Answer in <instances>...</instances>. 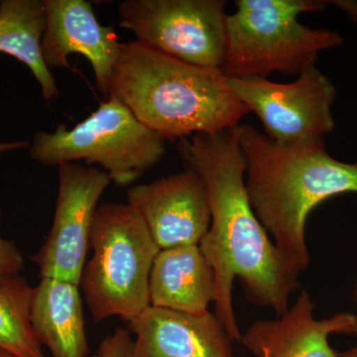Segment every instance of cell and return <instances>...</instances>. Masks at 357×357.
<instances>
[{"label":"cell","mask_w":357,"mask_h":357,"mask_svg":"<svg viewBox=\"0 0 357 357\" xmlns=\"http://www.w3.org/2000/svg\"><path fill=\"white\" fill-rule=\"evenodd\" d=\"M326 3L337 7L357 24V0H328Z\"/></svg>","instance_id":"ffe728a7"},{"label":"cell","mask_w":357,"mask_h":357,"mask_svg":"<svg viewBox=\"0 0 357 357\" xmlns=\"http://www.w3.org/2000/svg\"><path fill=\"white\" fill-rule=\"evenodd\" d=\"M132 357H234L232 340L210 311L187 314L149 306L129 321Z\"/></svg>","instance_id":"4fadbf2b"},{"label":"cell","mask_w":357,"mask_h":357,"mask_svg":"<svg viewBox=\"0 0 357 357\" xmlns=\"http://www.w3.org/2000/svg\"><path fill=\"white\" fill-rule=\"evenodd\" d=\"M225 0H123L121 27L136 42L188 64L220 69L227 50Z\"/></svg>","instance_id":"52a82bcc"},{"label":"cell","mask_w":357,"mask_h":357,"mask_svg":"<svg viewBox=\"0 0 357 357\" xmlns=\"http://www.w3.org/2000/svg\"><path fill=\"white\" fill-rule=\"evenodd\" d=\"M1 222V208H0ZM24 269V258L15 243L0 234V284L13 277L20 276Z\"/></svg>","instance_id":"ac0fdd59"},{"label":"cell","mask_w":357,"mask_h":357,"mask_svg":"<svg viewBox=\"0 0 357 357\" xmlns=\"http://www.w3.org/2000/svg\"><path fill=\"white\" fill-rule=\"evenodd\" d=\"M236 98L262 122L265 134L280 144L325 138L335 129L337 89L317 66L290 84L267 77H227Z\"/></svg>","instance_id":"ba28073f"},{"label":"cell","mask_w":357,"mask_h":357,"mask_svg":"<svg viewBox=\"0 0 357 357\" xmlns=\"http://www.w3.org/2000/svg\"><path fill=\"white\" fill-rule=\"evenodd\" d=\"M30 142L28 141H13V142H0V155L7 152L16 151V150L29 148Z\"/></svg>","instance_id":"44dd1931"},{"label":"cell","mask_w":357,"mask_h":357,"mask_svg":"<svg viewBox=\"0 0 357 357\" xmlns=\"http://www.w3.org/2000/svg\"><path fill=\"white\" fill-rule=\"evenodd\" d=\"M314 303L305 289L293 306L274 319H257L241 333V342L256 357H338L328 344L335 333L354 335L357 317L338 312L317 319Z\"/></svg>","instance_id":"7c38bea8"},{"label":"cell","mask_w":357,"mask_h":357,"mask_svg":"<svg viewBox=\"0 0 357 357\" xmlns=\"http://www.w3.org/2000/svg\"><path fill=\"white\" fill-rule=\"evenodd\" d=\"M227 14V77H267L272 73L300 75L316 66L321 51L342 44L338 33L302 24L299 15L319 13L321 0H236Z\"/></svg>","instance_id":"277c9868"},{"label":"cell","mask_w":357,"mask_h":357,"mask_svg":"<svg viewBox=\"0 0 357 357\" xmlns=\"http://www.w3.org/2000/svg\"><path fill=\"white\" fill-rule=\"evenodd\" d=\"M133 340L128 328H117L100 342L95 357H132Z\"/></svg>","instance_id":"d6986e66"},{"label":"cell","mask_w":357,"mask_h":357,"mask_svg":"<svg viewBox=\"0 0 357 357\" xmlns=\"http://www.w3.org/2000/svg\"><path fill=\"white\" fill-rule=\"evenodd\" d=\"M0 357H15L11 354H6V352H0Z\"/></svg>","instance_id":"603a6c76"},{"label":"cell","mask_w":357,"mask_h":357,"mask_svg":"<svg viewBox=\"0 0 357 357\" xmlns=\"http://www.w3.org/2000/svg\"><path fill=\"white\" fill-rule=\"evenodd\" d=\"M91 249L79 286L91 317L96 323L112 317L129 323L150 306V272L161 249L128 203L98 206Z\"/></svg>","instance_id":"5b68a950"},{"label":"cell","mask_w":357,"mask_h":357,"mask_svg":"<svg viewBox=\"0 0 357 357\" xmlns=\"http://www.w3.org/2000/svg\"><path fill=\"white\" fill-rule=\"evenodd\" d=\"M59 190L55 215L43 245L32 257L41 278H55L79 285L91 249V236L98 203L109 176L81 163L58 166Z\"/></svg>","instance_id":"9c48e42d"},{"label":"cell","mask_w":357,"mask_h":357,"mask_svg":"<svg viewBox=\"0 0 357 357\" xmlns=\"http://www.w3.org/2000/svg\"><path fill=\"white\" fill-rule=\"evenodd\" d=\"M217 298V280L199 245L162 249L150 272V306L202 314Z\"/></svg>","instance_id":"5bb4252c"},{"label":"cell","mask_w":357,"mask_h":357,"mask_svg":"<svg viewBox=\"0 0 357 357\" xmlns=\"http://www.w3.org/2000/svg\"><path fill=\"white\" fill-rule=\"evenodd\" d=\"M33 291L20 275L0 284V352L15 357H47L30 321Z\"/></svg>","instance_id":"e0dca14e"},{"label":"cell","mask_w":357,"mask_h":357,"mask_svg":"<svg viewBox=\"0 0 357 357\" xmlns=\"http://www.w3.org/2000/svg\"><path fill=\"white\" fill-rule=\"evenodd\" d=\"M109 96L165 141L236 128L250 114L222 70L188 64L136 41L121 43Z\"/></svg>","instance_id":"3957f363"},{"label":"cell","mask_w":357,"mask_h":357,"mask_svg":"<svg viewBox=\"0 0 357 357\" xmlns=\"http://www.w3.org/2000/svg\"><path fill=\"white\" fill-rule=\"evenodd\" d=\"M43 4L45 65L49 70L68 69V57L79 54L91 63L98 91L109 96L110 76L121 48L114 27L100 24L86 0H43Z\"/></svg>","instance_id":"8fae6325"},{"label":"cell","mask_w":357,"mask_h":357,"mask_svg":"<svg viewBox=\"0 0 357 357\" xmlns=\"http://www.w3.org/2000/svg\"><path fill=\"white\" fill-rule=\"evenodd\" d=\"M107 98L73 128L59 124L53 132L35 133L28 148L30 157L46 166L98 164L115 185H132L165 156L166 141L114 96Z\"/></svg>","instance_id":"8992f818"},{"label":"cell","mask_w":357,"mask_h":357,"mask_svg":"<svg viewBox=\"0 0 357 357\" xmlns=\"http://www.w3.org/2000/svg\"><path fill=\"white\" fill-rule=\"evenodd\" d=\"M45 28L43 0H0V53L24 64L39 84L44 100L53 102L59 89L42 55Z\"/></svg>","instance_id":"2e32d148"},{"label":"cell","mask_w":357,"mask_h":357,"mask_svg":"<svg viewBox=\"0 0 357 357\" xmlns=\"http://www.w3.org/2000/svg\"><path fill=\"white\" fill-rule=\"evenodd\" d=\"M128 203L138 211L161 250L199 245L211 227L206 185L190 169L149 184L132 185Z\"/></svg>","instance_id":"30bf717a"},{"label":"cell","mask_w":357,"mask_h":357,"mask_svg":"<svg viewBox=\"0 0 357 357\" xmlns=\"http://www.w3.org/2000/svg\"><path fill=\"white\" fill-rule=\"evenodd\" d=\"M354 335L356 337V344L354 345V347H351V349H347L344 352H337L338 357H357V331Z\"/></svg>","instance_id":"7402d4cb"},{"label":"cell","mask_w":357,"mask_h":357,"mask_svg":"<svg viewBox=\"0 0 357 357\" xmlns=\"http://www.w3.org/2000/svg\"><path fill=\"white\" fill-rule=\"evenodd\" d=\"M79 285L41 278L33 291L30 321L35 335L51 357H88Z\"/></svg>","instance_id":"9a60e30c"},{"label":"cell","mask_w":357,"mask_h":357,"mask_svg":"<svg viewBox=\"0 0 357 357\" xmlns=\"http://www.w3.org/2000/svg\"><path fill=\"white\" fill-rule=\"evenodd\" d=\"M249 203L272 241L300 272L309 267L306 222L326 199L357 192V163L333 158L325 138L280 144L239 126Z\"/></svg>","instance_id":"7a4b0ae2"},{"label":"cell","mask_w":357,"mask_h":357,"mask_svg":"<svg viewBox=\"0 0 357 357\" xmlns=\"http://www.w3.org/2000/svg\"><path fill=\"white\" fill-rule=\"evenodd\" d=\"M178 151L187 169L203 178L210 201L211 227L199 246L217 280L213 314L232 342H241L232 303L234 280L249 302L280 316L301 289V272L275 245L249 203L239 126L183 138Z\"/></svg>","instance_id":"6da1fadb"}]
</instances>
